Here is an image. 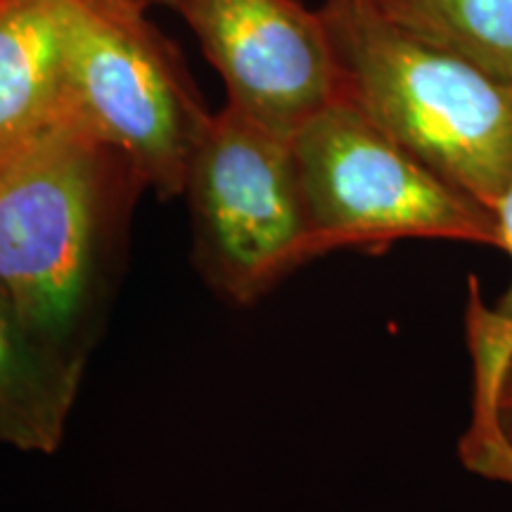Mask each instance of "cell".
Masks as SVG:
<instances>
[{
    "label": "cell",
    "instance_id": "6",
    "mask_svg": "<svg viewBox=\"0 0 512 512\" xmlns=\"http://www.w3.org/2000/svg\"><path fill=\"white\" fill-rule=\"evenodd\" d=\"M202 53L226 83L228 105L275 133H294L339 95L320 12L297 0H176Z\"/></svg>",
    "mask_w": 512,
    "mask_h": 512
},
{
    "label": "cell",
    "instance_id": "8",
    "mask_svg": "<svg viewBox=\"0 0 512 512\" xmlns=\"http://www.w3.org/2000/svg\"><path fill=\"white\" fill-rule=\"evenodd\" d=\"M83 363L36 335L0 285V446L55 453L79 392Z\"/></svg>",
    "mask_w": 512,
    "mask_h": 512
},
{
    "label": "cell",
    "instance_id": "9",
    "mask_svg": "<svg viewBox=\"0 0 512 512\" xmlns=\"http://www.w3.org/2000/svg\"><path fill=\"white\" fill-rule=\"evenodd\" d=\"M384 17L512 86V0H370Z\"/></svg>",
    "mask_w": 512,
    "mask_h": 512
},
{
    "label": "cell",
    "instance_id": "5",
    "mask_svg": "<svg viewBox=\"0 0 512 512\" xmlns=\"http://www.w3.org/2000/svg\"><path fill=\"white\" fill-rule=\"evenodd\" d=\"M200 273L247 306L316 259L292 138L226 102L192 155L185 192Z\"/></svg>",
    "mask_w": 512,
    "mask_h": 512
},
{
    "label": "cell",
    "instance_id": "10",
    "mask_svg": "<svg viewBox=\"0 0 512 512\" xmlns=\"http://www.w3.org/2000/svg\"><path fill=\"white\" fill-rule=\"evenodd\" d=\"M475 337L479 394L477 415L467 439V465L494 477L512 479V354L484 332Z\"/></svg>",
    "mask_w": 512,
    "mask_h": 512
},
{
    "label": "cell",
    "instance_id": "2",
    "mask_svg": "<svg viewBox=\"0 0 512 512\" xmlns=\"http://www.w3.org/2000/svg\"><path fill=\"white\" fill-rule=\"evenodd\" d=\"M339 93L448 183L496 211L512 183V86L382 15L370 0L318 10Z\"/></svg>",
    "mask_w": 512,
    "mask_h": 512
},
{
    "label": "cell",
    "instance_id": "1",
    "mask_svg": "<svg viewBox=\"0 0 512 512\" xmlns=\"http://www.w3.org/2000/svg\"><path fill=\"white\" fill-rule=\"evenodd\" d=\"M140 188L126 159L79 119L0 166V285L64 354L86 361L107 261Z\"/></svg>",
    "mask_w": 512,
    "mask_h": 512
},
{
    "label": "cell",
    "instance_id": "4",
    "mask_svg": "<svg viewBox=\"0 0 512 512\" xmlns=\"http://www.w3.org/2000/svg\"><path fill=\"white\" fill-rule=\"evenodd\" d=\"M147 0H67V76L76 117L159 197L183 195L211 114Z\"/></svg>",
    "mask_w": 512,
    "mask_h": 512
},
{
    "label": "cell",
    "instance_id": "3",
    "mask_svg": "<svg viewBox=\"0 0 512 512\" xmlns=\"http://www.w3.org/2000/svg\"><path fill=\"white\" fill-rule=\"evenodd\" d=\"M316 252L406 238L503 249L498 214L384 133L342 93L292 138Z\"/></svg>",
    "mask_w": 512,
    "mask_h": 512
},
{
    "label": "cell",
    "instance_id": "11",
    "mask_svg": "<svg viewBox=\"0 0 512 512\" xmlns=\"http://www.w3.org/2000/svg\"><path fill=\"white\" fill-rule=\"evenodd\" d=\"M496 214H498V221H501L503 252L512 259V183L508 192L503 195L501 204L496 207ZM486 320H489L491 330H494L496 335L512 349V283L508 287V292L501 297V302H498L496 311H486Z\"/></svg>",
    "mask_w": 512,
    "mask_h": 512
},
{
    "label": "cell",
    "instance_id": "12",
    "mask_svg": "<svg viewBox=\"0 0 512 512\" xmlns=\"http://www.w3.org/2000/svg\"><path fill=\"white\" fill-rule=\"evenodd\" d=\"M147 3H157V5H169V8H174L176 5V0H147Z\"/></svg>",
    "mask_w": 512,
    "mask_h": 512
},
{
    "label": "cell",
    "instance_id": "7",
    "mask_svg": "<svg viewBox=\"0 0 512 512\" xmlns=\"http://www.w3.org/2000/svg\"><path fill=\"white\" fill-rule=\"evenodd\" d=\"M72 119L67 0H0V166Z\"/></svg>",
    "mask_w": 512,
    "mask_h": 512
}]
</instances>
